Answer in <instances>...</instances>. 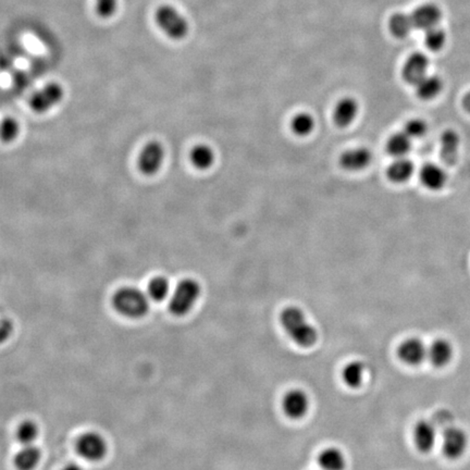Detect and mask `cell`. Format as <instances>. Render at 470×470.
Masks as SVG:
<instances>
[{
  "instance_id": "obj_29",
  "label": "cell",
  "mask_w": 470,
  "mask_h": 470,
  "mask_svg": "<svg viewBox=\"0 0 470 470\" xmlns=\"http://www.w3.org/2000/svg\"><path fill=\"white\" fill-rule=\"evenodd\" d=\"M292 130L299 136L308 135L312 133L314 126V118L308 113H299L293 118L291 123Z\"/></svg>"
},
{
  "instance_id": "obj_19",
  "label": "cell",
  "mask_w": 470,
  "mask_h": 470,
  "mask_svg": "<svg viewBox=\"0 0 470 470\" xmlns=\"http://www.w3.org/2000/svg\"><path fill=\"white\" fill-rule=\"evenodd\" d=\"M358 113V104L352 98H343L335 110V121L341 128L350 126L355 120Z\"/></svg>"
},
{
  "instance_id": "obj_21",
  "label": "cell",
  "mask_w": 470,
  "mask_h": 470,
  "mask_svg": "<svg viewBox=\"0 0 470 470\" xmlns=\"http://www.w3.org/2000/svg\"><path fill=\"white\" fill-rule=\"evenodd\" d=\"M414 172V164L405 157L396 159L388 169V179L395 183H403L411 178Z\"/></svg>"
},
{
  "instance_id": "obj_25",
  "label": "cell",
  "mask_w": 470,
  "mask_h": 470,
  "mask_svg": "<svg viewBox=\"0 0 470 470\" xmlns=\"http://www.w3.org/2000/svg\"><path fill=\"white\" fill-rule=\"evenodd\" d=\"M170 294V282L164 276H155L147 286V295L155 302H162Z\"/></svg>"
},
{
  "instance_id": "obj_4",
  "label": "cell",
  "mask_w": 470,
  "mask_h": 470,
  "mask_svg": "<svg viewBox=\"0 0 470 470\" xmlns=\"http://www.w3.org/2000/svg\"><path fill=\"white\" fill-rule=\"evenodd\" d=\"M75 450L83 460L92 462H100L107 455V441L98 432H84L77 438Z\"/></svg>"
},
{
  "instance_id": "obj_34",
  "label": "cell",
  "mask_w": 470,
  "mask_h": 470,
  "mask_svg": "<svg viewBox=\"0 0 470 470\" xmlns=\"http://www.w3.org/2000/svg\"><path fill=\"white\" fill-rule=\"evenodd\" d=\"M13 332V323L11 320H0V344H3L8 340Z\"/></svg>"
},
{
  "instance_id": "obj_28",
  "label": "cell",
  "mask_w": 470,
  "mask_h": 470,
  "mask_svg": "<svg viewBox=\"0 0 470 470\" xmlns=\"http://www.w3.org/2000/svg\"><path fill=\"white\" fill-rule=\"evenodd\" d=\"M39 426L33 420H24L17 428L16 437L22 445L33 444L39 438Z\"/></svg>"
},
{
  "instance_id": "obj_7",
  "label": "cell",
  "mask_w": 470,
  "mask_h": 470,
  "mask_svg": "<svg viewBox=\"0 0 470 470\" xmlns=\"http://www.w3.org/2000/svg\"><path fill=\"white\" fill-rule=\"evenodd\" d=\"M64 88L58 83H49L35 93L30 100V107L36 113H44L58 105L64 98Z\"/></svg>"
},
{
  "instance_id": "obj_15",
  "label": "cell",
  "mask_w": 470,
  "mask_h": 470,
  "mask_svg": "<svg viewBox=\"0 0 470 470\" xmlns=\"http://www.w3.org/2000/svg\"><path fill=\"white\" fill-rule=\"evenodd\" d=\"M441 159L446 166H454L458 161V149H460V138L454 130H446L443 132L441 138Z\"/></svg>"
},
{
  "instance_id": "obj_8",
  "label": "cell",
  "mask_w": 470,
  "mask_h": 470,
  "mask_svg": "<svg viewBox=\"0 0 470 470\" xmlns=\"http://www.w3.org/2000/svg\"><path fill=\"white\" fill-rule=\"evenodd\" d=\"M468 437L458 427L447 428L443 433L442 451L449 460H458L467 450Z\"/></svg>"
},
{
  "instance_id": "obj_16",
  "label": "cell",
  "mask_w": 470,
  "mask_h": 470,
  "mask_svg": "<svg viewBox=\"0 0 470 470\" xmlns=\"http://www.w3.org/2000/svg\"><path fill=\"white\" fill-rule=\"evenodd\" d=\"M371 153L369 149L359 147V149H350L343 153L340 159V164L343 168L350 171H358L365 169L371 162Z\"/></svg>"
},
{
  "instance_id": "obj_2",
  "label": "cell",
  "mask_w": 470,
  "mask_h": 470,
  "mask_svg": "<svg viewBox=\"0 0 470 470\" xmlns=\"http://www.w3.org/2000/svg\"><path fill=\"white\" fill-rule=\"evenodd\" d=\"M149 295L134 286H123L113 297V307L118 314L130 319H140L149 310Z\"/></svg>"
},
{
  "instance_id": "obj_27",
  "label": "cell",
  "mask_w": 470,
  "mask_h": 470,
  "mask_svg": "<svg viewBox=\"0 0 470 470\" xmlns=\"http://www.w3.org/2000/svg\"><path fill=\"white\" fill-rule=\"evenodd\" d=\"M414 28L411 16L405 13H396L390 20V30L392 34L399 39L406 37Z\"/></svg>"
},
{
  "instance_id": "obj_17",
  "label": "cell",
  "mask_w": 470,
  "mask_h": 470,
  "mask_svg": "<svg viewBox=\"0 0 470 470\" xmlns=\"http://www.w3.org/2000/svg\"><path fill=\"white\" fill-rule=\"evenodd\" d=\"M420 180L424 187L430 191H440L445 187L446 173L437 164H424L420 171Z\"/></svg>"
},
{
  "instance_id": "obj_30",
  "label": "cell",
  "mask_w": 470,
  "mask_h": 470,
  "mask_svg": "<svg viewBox=\"0 0 470 470\" xmlns=\"http://www.w3.org/2000/svg\"><path fill=\"white\" fill-rule=\"evenodd\" d=\"M20 126L18 121L11 117L5 118L0 122V140L5 143H10L18 138Z\"/></svg>"
},
{
  "instance_id": "obj_1",
  "label": "cell",
  "mask_w": 470,
  "mask_h": 470,
  "mask_svg": "<svg viewBox=\"0 0 470 470\" xmlns=\"http://www.w3.org/2000/svg\"><path fill=\"white\" fill-rule=\"evenodd\" d=\"M280 321L285 332L299 346L310 348L317 342V330L310 323L304 312L299 307H286L281 312Z\"/></svg>"
},
{
  "instance_id": "obj_20",
  "label": "cell",
  "mask_w": 470,
  "mask_h": 470,
  "mask_svg": "<svg viewBox=\"0 0 470 470\" xmlns=\"http://www.w3.org/2000/svg\"><path fill=\"white\" fill-rule=\"evenodd\" d=\"M318 464L322 470H344L346 460L342 451L337 447H328L320 452Z\"/></svg>"
},
{
  "instance_id": "obj_33",
  "label": "cell",
  "mask_w": 470,
  "mask_h": 470,
  "mask_svg": "<svg viewBox=\"0 0 470 470\" xmlns=\"http://www.w3.org/2000/svg\"><path fill=\"white\" fill-rule=\"evenodd\" d=\"M117 8V0H97L96 11L98 16L102 18H109L115 13Z\"/></svg>"
},
{
  "instance_id": "obj_6",
  "label": "cell",
  "mask_w": 470,
  "mask_h": 470,
  "mask_svg": "<svg viewBox=\"0 0 470 470\" xmlns=\"http://www.w3.org/2000/svg\"><path fill=\"white\" fill-rule=\"evenodd\" d=\"M164 149L162 144L151 141L146 144L138 155V170L145 176H153L164 164Z\"/></svg>"
},
{
  "instance_id": "obj_5",
  "label": "cell",
  "mask_w": 470,
  "mask_h": 470,
  "mask_svg": "<svg viewBox=\"0 0 470 470\" xmlns=\"http://www.w3.org/2000/svg\"><path fill=\"white\" fill-rule=\"evenodd\" d=\"M157 24L161 30L173 39H181L189 31L187 20L171 6H161L156 11Z\"/></svg>"
},
{
  "instance_id": "obj_13",
  "label": "cell",
  "mask_w": 470,
  "mask_h": 470,
  "mask_svg": "<svg viewBox=\"0 0 470 470\" xmlns=\"http://www.w3.org/2000/svg\"><path fill=\"white\" fill-rule=\"evenodd\" d=\"M415 28L427 31L435 28L441 20V10L433 3L420 6L411 15Z\"/></svg>"
},
{
  "instance_id": "obj_12",
  "label": "cell",
  "mask_w": 470,
  "mask_h": 470,
  "mask_svg": "<svg viewBox=\"0 0 470 470\" xmlns=\"http://www.w3.org/2000/svg\"><path fill=\"white\" fill-rule=\"evenodd\" d=\"M415 446L420 452L429 453L435 446L437 441V430L433 427V424H430L427 420H420L415 424L414 432Z\"/></svg>"
},
{
  "instance_id": "obj_23",
  "label": "cell",
  "mask_w": 470,
  "mask_h": 470,
  "mask_svg": "<svg viewBox=\"0 0 470 470\" xmlns=\"http://www.w3.org/2000/svg\"><path fill=\"white\" fill-rule=\"evenodd\" d=\"M365 365L359 361H352L345 366L342 370V379L346 386L358 388L363 384Z\"/></svg>"
},
{
  "instance_id": "obj_31",
  "label": "cell",
  "mask_w": 470,
  "mask_h": 470,
  "mask_svg": "<svg viewBox=\"0 0 470 470\" xmlns=\"http://www.w3.org/2000/svg\"><path fill=\"white\" fill-rule=\"evenodd\" d=\"M424 41H426L428 48L431 49V50H439L444 46L446 35H445V32L443 30L435 26V28H429L426 31Z\"/></svg>"
},
{
  "instance_id": "obj_14",
  "label": "cell",
  "mask_w": 470,
  "mask_h": 470,
  "mask_svg": "<svg viewBox=\"0 0 470 470\" xmlns=\"http://www.w3.org/2000/svg\"><path fill=\"white\" fill-rule=\"evenodd\" d=\"M454 355L452 344L446 339H437L428 348L427 358L437 368H443L450 364Z\"/></svg>"
},
{
  "instance_id": "obj_18",
  "label": "cell",
  "mask_w": 470,
  "mask_h": 470,
  "mask_svg": "<svg viewBox=\"0 0 470 470\" xmlns=\"http://www.w3.org/2000/svg\"><path fill=\"white\" fill-rule=\"evenodd\" d=\"M41 453L35 445H24L13 458V465L17 470H34L39 465Z\"/></svg>"
},
{
  "instance_id": "obj_32",
  "label": "cell",
  "mask_w": 470,
  "mask_h": 470,
  "mask_svg": "<svg viewBox=\"0 0 470 470\" xmlns=\"http://www.w3.org/2000/svg\"><path fill=\"white\" fill-rule=\"evenodd\" d=\"M428 126L427 123L420 119H411L405 124L404 128V133H406L409 138H420L427 133Z\"/></svg>"
},
{
  "instance_id": "obj_36",
  "label": "cell",
  "mask_w": 470,
  "mask_h": 470,
  "mask_svg": "<svg viewBox=\"0 0 470 470\" xmlns=\"http://www.w3.org/2000/svg\"><path fill=\"white\" fill-rule=\"evenodd\" d=\"M60 470H83L81 466L75 464V462H71V464H68V465L64 466Z\"/></svg>"
},
{
  "instance_id": "obj_26",
  "label": "cell",
  "mask_w": 470,
  "mask_h": 470,
  "mask_svg": "<svg viewBox=\"0 0 470 470\" xmlns=\"http://www.w3.org/2000/svg\"><path fill=\"white\" fill-rule=\"evenodd\" d=\"M388 153L396 158L405 157L411 149V138L406 133H396L388 140L386 145Z\"/></svg>"
},
{
  "instance_id": "obj_11",
  "label": "cell",
  "mask_w": 470,
  "mask_h": 470,
  "mask_svg": "<svg viewBox=\"0 0 470 470\" xmlns=\"http://www.w3.org/2000/svg\"><path fill=\"white\" fill-rule=\"evenodd\" d=\"M429 59L420 53L411 55L404 66L403 77L409 84L416 85L424 77H427Z\"/></svg>"
},
{
  "instance_id": "obj_3",
  "label": "cell",
  "mask_w": 470,
  "mask_h": 470,
  "mask_svg": "<svg viewBox=\"0 0 470 470\" xmlns=\"http://www.w3.org/2000/svg\"><path fill=\"white\" fill-rule=\"evenodd\" d=\"M200 292L202 288L194 279L182 280L170 297L169 310L176 317H183L192 310L197 299H200Z\"/></svg>"
},
{
  "instance_id": "obj_35",
  "label": "cell",
  "mask_w": 470,
  "mask_h": 470,
  "mask_svg": "<svg viewBox=\"0 0 470 470\" xmlns=\"http://www.w3.org/2000/svg\"><path fill=\"white\" fill-rule=\"evenodd\" d=\"M462 107L465 108L466 111L470 113V92L466 94L465 97L462 100Z\"/></svg>"
},
{
  "instance_id": "obj_22",
  "label": "cell",
  "mask_w": 470,
  "mask_h": 470,
  "mask_svg": "<svg viewBox=\"0 0 470 470\" xmlns=\"http://www.w3.org/2000/svg\"><path fill=\"white\" fill-rule=\"evenodd\" d=\"M442 81L435 75H427L416 84L418 97L424 100H433L442 91Z\"/></svg>"
},
{
  "instance_id": "obj_24",
  "label": "cell",
  "mask_w": 470,
  "mask_h": 470,
  "mask_svg": "<svg viewBox=\"0 0 470 470\" xmlns=\"http://www.w3.org/2000/svg\"><path fill=\"white\" fill-rule=\"evenodd\" d=\"M189 158H191L195 168L206 170L214 164L215 153L209 146L200 144V145L195 146L194 149H192Z\"/></svg>"
},
{
  "instance_id": "obj_9",
  "label": "cell",
  "mask_w": 470,
  "mask_h": 470,
  "mask_svg": "<svg viewBox=\"0 0 470 470\" xmlns=\"http://www.w3.org/2000/svg\"><path fill=\"white\" fill-rule=\"evenodd\" d=\"M282 408L291 420H301L310 409V397L303 390L293 388L283 396Z\"/></svg>"
},
{
  "instance_id": "obj_10",
  "label": "cell",
  "mask_w": 470,
  "mask_h": 470,
  "mask_svg": "<svg viewBox=\"0 0 470 470\" xmlns=\"http://www.w3.org/2000/svg\"><path fill=\"white\" fill-rule=\"evenodd\" d=\"M428 348L418 337H408L397 348V357L408 366H418L427 358Z\"/></svg>"
}]
</instances>
